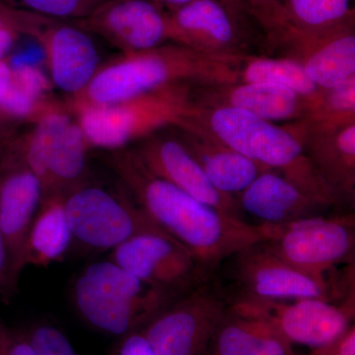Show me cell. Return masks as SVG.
Wrapping results in <instances>:
<instances>
[{"label":"cell","instance_id":"cell-1","mask_svg":"<svg viewBox=\"0 0 355 355\" xmlns=\"http://www.w3.org/2000/svg\"><path fill=\"white\" fill-rule=\"evenodd\" d=\"M114 166L142 211L165 233L188 248L211 279L222 261L265 241L260 224L222 214L154 175L137 153L121 154Z\"/></svg>","mask_w":355,"mask_h":355},{"label":"cell","instance_id":"cell-2","mask_svg":"<svg viewBox=\"0 0 355 355\" xmlns=\"http://www.w3.org/2000/svg\"><path fill=\"white\" fill-rule=\"evenodd\" d=\"M183 118L233 150L286 178L301 190L334 207L343 202L320 177L288 125L279 127L249 112L189 104Z\"/></svg>","mask_w":355,"mask_h":355},{"label":"cell","instance_id":"cell-3","mask_svg":"<svg viewBox=\"0 0 355 355\" xmlns=\"http://www.w3.org/2000/svg\"><path fill=\"white\" fill-rule=\"evenodd\" d=\"M71 299L86 323L119 338L141 330L179 300L148 286L110 259L83 268L74 280Z\"/></svg>","mask_w":355,"mask_h":355},{"label":"cell","instance_id":"cell-4","mask_svg":"<svg viewBox=\"0 0 355 355\" xmlns=\"http://www.w3.org/2000/svg\"><path fill=\"white\" fill-rule=\"evenodd\" d=\"M96 74L88 85L95 104H123L161 90L173 83H236L230 64L202 55L188 46L144 51Z\"/></svg>","mask_w":355,"mask_h":355},{"label":"cell","instance_id":"cell-5","mask_svg":"<svg viewBox=\"0 0 355 355\" xmlns=\"http://www.w3.org/2000/svg\"><path fill=\"white\" fill-rule=\"evenodd\" d=\"M218 268H222L223 279L229 284L228 289L218 288L226 301L318 298L343 304L355 296L352 268H347L338 277L331 275L330 280L323 282L287 265L263 242L236 252L222 261Z\"/></svg>","mask_w":355,"mask_h":355},{"label":"cell","instance_id":"cell-6","mask_svg":"<svg viewBox=\"0 0 355 355\" xmlns=\"http://www.w3.org/2000/svg\"><path fill=\"white\" fill-rule=\"evenodd\" d=\"M170 38L230 64L268 46V34L245 0H191L167 14Z\"/></svg>","mask_w":355,"mask_h":355},{"label":"cell","instance_id":"cell-7","mask_svg":"<svg viewBox=\"0 0 355 355\" xmlns=\"http://www.w3.org/2000/svg\"><path fill=\"white\" fill-rule=\"evenodd\" d=\"M260 225L266 236L263 244L272 254L314 279L330 280L336 266L354 261V214Z\"/></svg>","mask_w":355,"mask_h":355},{"label":"cell","instance_id":"cell-8","mask_svg":"<svg viewBox=\"0 0 355 355\" xmlns=\"http://www.w3.org/2000/svg\"><path fill=\"white\" fill-rule=\"evenodd\" d=\"M72 239L92 251H112L146 233L164 232L137 205L97 187L76 186L64 195Z\"/></svg>","mask_w":355,"mask_h":355},{"label":"cell","instance_id":"cell-9","mask_svg":"<svg viewBox=\"0 0 355 355\" xmlns=\"http://www.w3.org/2000/svg\"><path fill=\"white\" fill-rule=\"evenodd\" d=\"M108 259L176 299L211 279L190 250L165 232L135 236L112 250Z\"/></svg>","mask_w":355,"mask_h":355},{"label":"cell","instance_id":"cell-10","mask_svg":"<svg viewBox=\"0 0 355 355\" xmlns=\"http://www.w3.org/2000/svg\"><path fill=\"white\" fill-rule=\"evenodd\" d=\"M229 309L241 316L261 320L272 324L292 345L311 349L321 347L340 335L352 324L355 300L343 304L323 299L295 300H228Z\"/></svg>","mask_w":355,"mask_h":355},{"label":"cell","instance_id":"cell-11","mask_svg":"<svg viewBox=\"0 0 355 355\" xmlns=\"http://www.w3.org/2000/svg\"><path fill=\"white\" fill-rule=\"evenodd\" d=\"M227 303L210 280L161 311L141 329L155 355H209Z\"/></svg>","mask_w":355,"mask_h":355},{"label":"cell","instance_id":"cell-12","mask_svg":"<svg viewBox=\"0 0 355 355\" xmlns=\"http://www.w3.org/2000/svg\"><path fill=\"white\" fill-rule=\"evenodd\" d=\"M85 137L62 114L41 121L26 149L24 162L42 182L44 196L74 188L86 169Z\"/></svg>","mask_w":355,"mask_h":355},{"label":"cell","instance_id":"cell-13","mask_svg":"<svg viewBox=\"0 0 355 355\" xmlns=\"http://www.w3.org/2000/svg\"><path fill=\"white\" fill-rule=\"evenodd\" d=\"M270 46H284L322 90L355 78L354 21L321 34L304 35L286 28L275 30Z\"/></svg>","mask_w":355,"mask_h":355},{"label":"cell","instance_id":"cell-14","mask_svg":"<svg viewBox=\"0 0 355 355\" xmlns=\"http://www.w3.org/2000/svg\"><path fill=\"white\" fill-rule=\"evenodd\" d=\"M189 91V104L220 106L243 110L270 121L302 120L309 98L291 89L268 83L193 84Z\"/></svg>","mask_w":355,"mask_h":355},{"label":"cell","instance_id":"cell-15","mask_svg":"<svg viewBox=\"0 0 355 355\" xmlns=\"http://www.w3.org/2000/svg\"><path fill=\"white\" fill-rule=\"evenodd\" d=\"M305 155L326 184L345 202L355 196V123L315 125L300 120L288 123Z\"/></svg>","mask_w":355,"mask_h":355},{"label":"cell","instance_id":"cell-16","mask_svg":"<svg viewBox=\"0 0 355 355\" xmlns=\"http://www.w3.org/2000/svg\"><path fill=\"white\" fill-rule=\"evenodd\" d=\"M137 155L156 176L222 214L243 220L237 198L221 193L210 183L202 167L178 137L149 139Z\"/></svg>","mask_w":355,"mask_h":355},{"label":"cell","instance_id":"cell-17","mask_svg":"<svg viewBox=\"0 0 355 355\" xmlns=\"http://www.w3.org/2000/svg\"><path fill=\"white\" fill-rule=\"evenodd\" d=\"M0 177V229L10 259L14 286L25 268L28 233L44 198L42 182L25 164H12Z\"/></svg>","mask_w":355,"mask_h":355},{"label":"cell","instance_id":"cell-18","mask_svg":"<svg viewBox=\"0 0 355 355\" xmlns=\"http://www.w3.org/2000/svg\"><path fill=\"white\" fill-rule=\"evenodd\" d=\"M236 198L243 212L260 220L259 224L270 225L327 216L336 207L301 190L273 170L259 175Z\"/></svg>","mask_w":355,"mask_h":355},{"label":"cell","instance_id":"cell-19","mask_svg":"<svg viewBox=\"0 0 355 355\" xmlns=\"http://www.w3.org/2000/svg\"><path fill=\"white\" fill-rule=\"evenodd\" d=\"M87 24L139 53L170 38L168 15L154 0H108L87 16Z\"/></svg>","mask_w":355,"mask_h":355},{"label":"cell","instance_id":"cell-20","mask_svg":"<svg viewBox=\"0 0 355 355\" xmlns=\"http://www.w3.org/2000/svg\"><path fill=\"white\" fill-rule=\"evenodd\" d=\"M176 125L181 132L178 139L221 193L237 198L259 175L268 171L183 116Z\"/></svg>","mask_w":355,"mask_h":355},{"label":"cell","instance_id":"cell-21","mask_svg":"<svg viewBox=\"0 0 355 355\" xmlns=\"http://www.w3.org/2000/svg\"><path fill=\"white\" fill-rule=\"evenodd\" d=\"M209 355H298L272 324L226 309L210 343Z\"/></svg>","mask_w":355,"mask_h":355},{"label":"cell","instance_id":"cell-22","mask_svg":"<svg viewBox=\"0 0 355 355\" xmlns=\"http://www.w3.org/2000/svg\"><path fill=\"white\" fill-rule=\"evenodd\" d=\"M48 42L51 76L55 85L70 93L88 87L99 62L90 37L76 28L62 26L51 32Z\"/></svg>","mask_w":355,"mask_h":355},{"label":"cell","instance_id":"cell-23","mask_svg":"<svg viewBox=\"0 0 355 355\" xmlns=\"http://www.w3.org/2000/svg\"><path fill=\"white\" fill-rule=\"evenodd\" d=\"M64 193L44 196L26 241L24 265L48 266L62 260L73 239L64 210Z\"/></svg>","mask_w":355,"mask_h":355},{"label":"cell","instance_id":"cell-24","mask_svg":"<svg viewBox=\"0 0 355 355\" xmlns=\"http://www.w3.org/2000/svg\"><path fill=\"white\" fill-rule=\"evenodd\" d=\"M230 65L234 69L237 83L284 86L309 99L322 90L293 58L246 55L233 60Z\"/></svg>","mask_w":355,"mask_h":355},{"label":"cell","instance_id":"cell-25","mask_svg":"<svg viewBox=\"0 0 355 355\" xmlns=\"http://www.w3.org/2000/svg\"><path fill=\"white\" fill-rule=\"evenodd\" d=\"M352 0H282L280 28L299 34L330 31L354 21Z\"/></svg>","mask_w":355,"mask_h":355},{"label":"cell","instance_id":"cell-26","mask_svg":"<svg viewBox=\"0 0 355 355\" xmlns=\"http://www.w3.org/2000/svg\"><path fill=\"white\" fill-rule=\"evenodd\" d=\"M302 120L324 127L355 123V78L310 98Z\"/></svg>","mask_w":355,"mask_h":355},{"label":"cell","instance_id":"cell-27","mask_svg":"<svg viewBox=\"0 0 355 355\" xmlns=\"http://www.w3.org/2000/svg\"><path fill=\"white\" fill-rule=\"evenodd\" d=\"M10 81L2 102V109L11 116L22 118L31 113L48 81L36 67L10 69Z\"/></svg>","mask_w":355,"mask_h":355},{"label":"cell","instance_id":"cell-28","mask_svg":"<svg viewBox=\"0 0 355 355\" xmlns=\"http://www.w3.org/2000/svg\"><path fill=\"white\" fill-rule=\"evenodd\" d=\"M24 333L39 355H78L67 336L53 324H34Z\"/></svg>","mask_w":355,"mask_h":355},{"label":"cell","instance_id":"cell-29","mask_svg":"<svg viewBox=\"0 0 355 355\" xmlns=\"http://www.w3.org/2000/svg\"><path fill=\"white\" fill-rule=\"evenodd\" d=\"M35 12L53 17L87 16L108 0H20Z\"/></svg>","mask_w":355,"mask_h":355},{"label":"cell","instance_id":"cell-30","mask_svg":"<svg viewBox=\"0 0 355 355\" xmlns=\"http://www.w3.org/2000/svg\"><path fill=\"white\" fill-rule=\"evenodd\" d=\"M0 355H39L24 331L12 330L2 324Z\"/></svg>","mask_w":355,"mask_h":355},{"label":"cell","instance_id":"cell-31","mask_svg":"<svg viewBox=\"0 0 355 355\" xmlns=\"http://www.w3.org/2000/svg\"><path fill=\"white\" fill-rule=\"evenodd\" d=\"M260 19L268 34L282 26V0H245Z\"/></svg>","mask_w":355,"mask_h":355},{"label":"cell","instance_id":"cell-32","mask_svg":"<svg viewBox=\"0 0 355 355\" xmlns=\"http://www.w3.org/2000/svg\"><path fill=\"white\" fill-rule=\"evenodd\" d=\"M308 355H355L354 324H350L331 342L312 349Z\"/></svg>","mask_w":355,"mask_h":355},{"label":"cell","instance_id":"cell-33","mask_svg":"<svg viewBox=\"0 0 355 355\" xmlns=\"http://www.w3.org/2000/svg\"><path fill=\"white\" fill-rule=\"evenodd\" d=\"M111 355H155L150 343L141 331L121 336Z\"/></svg>","mask_w":355,"mask_h":355},{"label":"cell","instance_id":"cell-34","mask_svg":"<svg viewBox=\"0 0 355 355\" xmlns=\"http://www.w3.org/2000/svg\"><path fill=\"white\" fill-rule=\"evenodd\" d=\"M17 291L11 277L10 259L6 242L0 229V302H8Z\"/></svg>","mask_w":355,"mask_h":355},{"label":"cell","instance_id":"cell-35","mask_svg":"<svg viewBox=\"0 0 355 355\" xmlns=\"http://www.w3.org/2000/svg\"><path fill=\"white\" fill-rule=\"evenodd\" d=\"M42 58V51L37 48L30 49L17 53L11 58V69H19L23 67H35V62H39Z\"/></svg>","mask_w":355,"mask_h":355},{"label":"cell","instance_id":"cell-36","mask_svg":"<svg viewBox=\"0 0 355 355\" xmlns=\"http://www.w3.org/2000/svg\"><path fill=\"white\" fill-rule=\"evenodd\" d=\"M13 36L10 30L0 20V62L6 57L12 46Z\"/></svg>","mask_w":355,"mask_h":355},{"label":"cell","instance_id":"cell-37","mask_svg":"<svg viewBox=\"0 0 355 355\" xmlns=\"http://www.w3.org/2000/svg\"><path fill=\"white\" fill-rule=\"evenodd\" d=\"M10 67L4 62H0V110L2 109V102L10 81Z\"/></svg>","mask_w":355,"mask_h":355},{"label":"cell","instance_id":"cell-38","mask_svg":"<svg viewBox=\"0 0 355 355\" xmlns=\"http://www.w3.org/2000/svg\"><path fill=\"white\" fill-rule=\"evenodd\" d=\"M154 1L167 4L168 6H170V8H176V7L188 3V2L191 1V0H154Z\"/></svg>","mask_w":355,"mask_h":355},{"label":"cell","instance_id":"cell-39","mask_svg":"<svg viewBox=\"0 0 355 355\" xmlns=\"http://www.w3.org/2000/svg\"><path fill=\"white\" fill-rule=\"evenodd\" d=\"M2 322H1V320H0V331H1V327H2Z\"/></svg>","mask_w":355,"mask_h":355}]
</instances>
